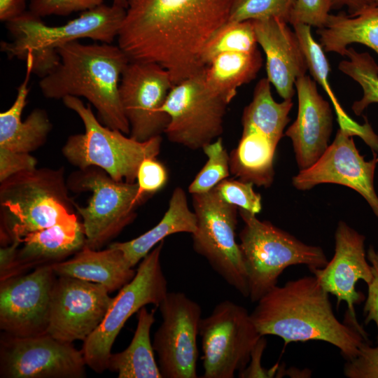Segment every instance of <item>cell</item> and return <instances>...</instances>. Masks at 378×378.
Listing matches in <instances>:
<instances>
[{
    "mask_svg": "<svg viewBox=\"0 0 378 378\" xmlns=\"http://www.w3.org/2000/svg\"><path fill=\"white\" fill-rule=\"evenodd\" d=\"M231 0H127L118 46L130 62L154 63L174 85L204 71L202 55L229 18Z\"/></svg>",
    "mask_w": 378,
    "mask_h": 378,
    "instance_id": "1",
    "label": "cell"
},
{
    "mask_svg": "<svg viewBox=\"0 0 378 378\" xmlns=\"http://www.w3.org/2000/svg\"><path fill=\"white\" fill-rule=\"evenodd\" d=\"M250 315L261 336L279 337L285 344L326 342L338 348L346 360L356 357L361 345L369 342L356 328L337 319L329 293L314 275L273 287Z\"/></svg>",
    "mask_w": 378,
    "mask_h": 378,
    "instance_id": "2",
    "label": "cell"
},
{
    "mask_svg": "<svg viewBox=\"0 0 378 378\" xmlns=\"http://www.w3.org/2000/svg\"><path fill=\"white\" fill-rule=\"evenodd\" d=\"M57 51L59 64L39 81L43 95L53 99L84 97L97 110L104 125L130 134L119 96L121 76L130 62L122 50L111 43L75 41Z\"/></svg>",
    "mask_w": 378,
    "mask_h": 378,
    "instance_id": "3",
    "label": "cell"
},
{
    "mask_svg": "<svg viewBox=\"0 0 378 378\" xmlns=\"http://www.w3.org/2000/svg\"><path fill=\"white\" fill-rule=\"evenodd\" d=\"M69 191L63 167H36L0 182L1 244H20L29 233L77 216Z\"/></svg>",
    "mask_w": 378,
    "mask_h": 378,
    "instance_id": "4",
    "label": "cell"
},
{
    "mask_svg": "<svg viewBox=\"0 0 378 378\" xmlns=\"http://www.w3.org/2000/svg\"><path fill=\"white\" fill-rule=\"evenodd\" d=\"M126 9L102 4L82 12L66 24L50 26L41 18L26 10L6 22L10 41L1 42V50L10 59L34 57L33 73L43 78L59 62L57 48L81 38L111 43L118 37Z\"/></svg>",
    "mask_w": 378,
    "mask_h": 378,
    "instance_id": "5",
    "label": "cell"
},
{
    "mask_svg": "<svg viewBox=\"0 0 378 378\" xmlns=\"http://www.w3.org/2000/svg\"><path fill=\"white\" fill-rule=\"evenodd\" d=\"M62 102L77 113L85 127L83 134L71 135L62 148L64 157L78 169L97 167L116 181L135 183L141 162L160 153L161 136L139 141L102 125L90 105L85 106L78 97L67 96Z\"/></svg>",
    "mask_w": 378,
    "mask_h": 378,
    "instance_id": "6",
    "label": "cell"
},
{
    "mask_svg": "<svg viewBox=\"0 0 378 378\" xmlns=\"http://www.w3.org/2000/svg\"><path fill=\"white\" fill-rule=\"evenodd\" d=\"M244 226L239 247L244 262L248 298L257 302L277 285L278 279L289 266L304 265L311 271L328 263L323 250L308 245L255 214L239 209Z\"/></svg>",
    "mask_w": 378,
    "mask_h": 378,
    "instance_id": "7",
    "label": "cell"
},
{
    "mask_svg": "<svg viewBox=\"0 0 378 378\" xmlns=\"http://www.w3.org/2000/svg\"><path fill=\"white\" fill-rule=\"evenodd\" d=\"M163 244L164 240L141 260L134 278L120 289L102 323L84 341V359L94 372L107 370L112 345L129 318L146 304L158 307L167 294L160 262Z\"/></svg>",
    "mask_w": 378,
    "mask_h": 378,
    "instance_id": "8",
    "label": "cell"
},
{
    "mask_svg": "<svg viewBox=\"0 0 378 378\" xmlns=\"http://www.w3.org/2000/svg\"><path fill=\"white\" fill-rule=\"evenodd\" d=\"M66 180L69 190L92 192L87 206L76 205L88 247L99 250L135 219L137 183L116 181L97 167L78 169Z\"/></svg>",
    "mask_w": 378,
    "mask_h": 378,
    "instance_id": "9",
    "label": "cell"
},
{
    "mask_svg": "<svg viewBox=\"0 0 378 378\" xmlns=\"http://www.w3.org/2000/svg\"><path fill=\"white\" fill-rule=\"evenodd\" d=\"M192 203L197 218L193 249L230 286L248 298L246 268L236 241L238 207L224 202L215 188L192 194Z\"/></svg>",
    "mask_w": 378,
    "mask_h": 378,
    "instance_id": "10",
    "label": "cell"
},
{
    "mask_svg": "<svg viewBox=\"0 0 378 378\" xmlns=\"http://www.w3.org/2000/svg\"><path fill=\"white\" fill-rule=\"evenodd\" d=\"M204 378H233L248 365L251 353L262 337L248 310L226 300L220 302L210 315L202 318Z\"/></svg>",
    "mask_w": 378,
    "mask_h": 378,
    "instance_id": "11",
    "label": "cell"
},
{
    "mask_svg": "<svg viewBox=\"0 0 378 378\" xmlns=\"http://www.w3.org/2000/svg\"><path fill=\"white\" fill-rule=\"evenodd\" d=\"M228 104L209 90L202 71L170 90L162 106L170 120L164 134L171 142L202 149L223 134Z\"/></svg>",
    "mask_w": 378,
    "mask_h": 378,
    "instance_id": "12",
    "label": "cell"
},
{
    "mask_svg": "<svg viewBox=\"0 0 378 378\" xmlns=\"http://www.w3.org/2000/svg\"><path fill=\"white\" fill-rule=\"evenodd\" d=\"M162 321L153 343L162 378H196L200 305L182 292H168L158 307Z\"/></svg>",
    "mask_w": 378,
    "mask_h": 378,
    "instance_id": "13",
    "label": "cell"
},
{
    "mask_svg": "<svg viewBox=\"0 0 378 378\" xmlns=\"http://www.w3.org/2000/svg\"><path fill=\"white\" fill-rule=\"evenodd\" d=\"M173 86L169 73L158 64L128 63L121 76L119 96L130 137L146 141L164 133L170 120L162 106Z\"/></svg>",
    "mask_w": 378,
    "mask_h": 378,
    "instance_id": "14",
    "label": "cell"
},
{
    "mask_svg": "<svg viewBox=\"0 0 378 378\" xmlns=\"http://www.w3.org/2000/svg\"><path fill=\"white\" fill-rule=\"evenodd\" d=\"M1 377L80 378L86 365L72 343L45 333L32 337L8 335L1 340Z\"/></svg>",
    "mask_w": 378,
    "mask_h": 378,
    "instance_id": "15",
    "label": "cell"
},
{
    "mask_svg": "<svg viewBox=\"0 0 378 378\" xmlns=\"http://www.w3.org/2000/svg\"><path fill=\"white\" fill-rule=\"evenodd\" d=\"M56 274L51 264L1 281L0 328L26 337L46 333Z\"/></svg>",
    "mask_w": 378,
    "mask_h": 378,
    "instance_id": "16",
    "label": "cell"
},
{
    "mask_svg": "<svg viewBox=\"0 0 378 378\" xmlns=\"http://www.w3.org/2000/svg\"><path fill=\"white\" fill-rule=\"evenodd\" d=\"M102 284L58 276L46 333L64 342L85 341L99 326L113 298Z\"/></svg>",
    "mask_w": 378,
    "mask_h": 378,
    "instance_id": "17",
    "label": "cell"
},
{
    "mask_svg": "<svg viewBox=\"0 0 378 378\" xmlns=\"http://www.w3.org/2000/svg\"><path fill=\"white\" fill-rule=\"evenodd\" d=\"M349 130L340 128L332 143L310 167L300 170L292 179L295 188L309 190L321 183L347 186L358 192L368 203L378 218V196L374 187V177L378 157L374 152L367 161L356 148Z\"/></svg>",
    "mask_w": 378,
    "mask_h": 378,
    "instance_id": "18",
    "label": "cell"
},
{
    "mask_svg": "<svg viewBox=\"0 0 378 378\" xmlns=\"http://www.w3.org/2000/svg\"><path fill=\"white\" fill-rule=\"evenodd\" d=\"M365 237L346 223L340 221L335 233V253L330 262L322 268L310 272L321 286L337 298V304L344 301L347 305V323L368 337L359 324L355 305L364 298L356 290L358 281L367 285L372 278V267L365 250Z\"/></svg>",
    "mask_w": 378,
    "mask_h": 378,
    "instance_id": "19",
    "label": "cell"
},
{
    "mask_svg": "<svg viewBox=\"0 0 378 378\" xmlns=\"http://www.w3.org/2000/svg\"><path fill=\"white\" fill-rule=\"evenodd\" d=\"M298 98L297 118L284 135L293 143L297 164L303 170L324 153L332 130V112L329 103L318 93L316 81L307 75L295 83Z\"/></svg>",
    "mask_w": 378,
    "mask_h": 378,
    "instance_id": "20",
    "label": "cell"
},
{
    "mask_svg": "<svg viewBox=\"0 0 378 378\" xmlns=\"http://www.w3.org/2000/svg\"><path fill=\"white\" fill-rule=\"evenodd\" d=\"M258 43L266 56L267 78L284 99H292L296 80L308 71L306 57L288 23L271 18L252 20Z\"/></svg>",
    "mask_w": 378,
    "mask_h": 378,
    "instance_id": "21",
    "label": "cell"
},
{
    "mask_svg": "<svg viewBox=\"0 0 378 378\" xmlns=\"http://www.w3.org/2000/svg\"><path fill=\"white\" fill-rule=\"evenodd\" d=\"M14 263L4 280L22 274L29 268L62 261L85 245V235L83 224L76 216L29 233L22 239Z\"/></svg>",
    "mask_w": 378,
    "mask_h": 378,
    "instance_id": "22",
    "label": "cell"
},
{
    "mask_svg": "<svg viewBox=\"0 0 378 378\" xmlns=\"http://www.w3.org/2000/svg\"><path fill=\"white\" fill-rule=\"evenodd\" d=\"M25 60V76L18 88L15 99L9 108L0 113V147L31 153L46 143L52 125L48 113L42 108L34 109L25 120H22L29 91V80L33 73V55L28 53Z\"/></svg>",
    "mask_w": 378,
    "mask_h": 378,
    "instance_id": "23",
    "label": "cell"
},
{
    "mask_svg": "<svg viewBox=\"0 0 378 378\" xmlns=\"http://www.w3.org/2000/svg\"><path fill=\"white\" fill-rule=\"evenodd\" d=\"M51 265L57 276L99 284L109 293L120 289L136 274L123 253L111 246L99 251L85 245L71 258L52 263Z\"/></svg>",
    "mask_w": 378,
    "mask_h": 378,
    "instance_id": "24",
    "label": "cell"
},
{
    "mask_svg": "<svg viewBox=\"0 0 378 378\" xmlns=\"http://www.w3.org/2000/svg\"><path fill=\"white\" fill-rule=\"evenodd\" d=\"M196 229V215L188 207L184 190L177 187L172 192L167 210L155 226L135 239L109 246L120 249L133 267L165 237L179 232L192 234Z\"/></svg>",
    "mask_w": 378,
    "mask_h": 378,
    "instance_id": "25",
    "label": "cell"
},
{
    "mask_svg": "<svg viewBox=\"0 0 378 378\" xmlns=\"http://www.w3.org/2000/svg\"><path fill=\"white\" fill-rule=\"evenodd\" d=\"M325 52L345 56L347 46L358 43L378 55V7L368 6L354 14H330L323 27L316 31Z\"/></svg>",
    "mask_w": 378,
    "mask_h": 378,
    "instance_id": "26",
    "label": "cell"
},
{
    "mask_svg": "<svg viewBox=\"0 0 378 378\" xmlns=\"http://www.w3.org/2000/svg\"><path fill=\"white\" fill-rule=\"evenodd\" d=\"M136 314L137 326L130 345L110 355L107 369L117 372L119 378H162L150 336L155 311L143 307Z\"/></svg>",
    "mask_w": 378,
    "mask_h": 378,
    "instance_id": "27",
    "label": "cell"
},
{
    "mask_svg": "<svg viewBox=\"0 0 378 378\" xmlns=\"http://www.w3.org/2000/svg\"><path fill=\"white\" fill-rule=\"evenodd\" d=\"M262 65L257 50L253 52H227L214 57L203 71L209 90L230 104L237 88L253 80Z\"/></svg>",
    "mask_w": 378,
    "mask_h": 378,
    "instance_id": "28",
    "label": "cell"
},
{
    "mask_svg": "<svg viewBox=\"0 0 378 378\" xmlns=\"http://www.w3.org/2000/svg\"><path fill=\"white\" fill-rule=\"evenodd\" d=\"M292 26L304 51L308 71L330 99L336 111L340 128L350 130L355 136L360 137L373 151L378 152V136L374 133L368 121H365L363 125H360L350 118L342 108L332 90L328 81V74L330 71L329 63L321 46L312 36V27L301 23Z\"/></svg>",
    "mask_w": 378,
    "mask_h": 378,
    "instance_id": "29",
    "label": "cell"
},
{
    "mask_svg": "<svg viewBox=\"0 0 378 378\" xmlns=\"http://www.w3.org/2000/svg\"><path fill=\"white\" fill-rule=\"evenodd\" d=\"M270 83L267 78L256 84L251 102L244 108L242 127L257 128L279 142L290 118L292 99L276 102L272 97Z\"/></svg>",
    "mask_w": 378,
    "mask_h": 378,
    "instance_id": "30",
    "label": "cell"
},
{
    "mask_svg": "<svg viewBox=\"0 0 378 378\" xmlns=\"http://www.w3.org/2000/svg\"><path fill=\"white\" fill-rule=\"evenodd\" d=\"M258 42L252 20L227 21L206 44L202 59L205 66L216 55L227 52H253Z\"/></svg>",
    "mask_w": 378,
    "mask_h": 378,
    "instance_id": "31",
    "label": "cell"
},
{
    "mask_svg": "<svg viewBox=\"0 0 378 378\" xmlns=\"http://www.w3.org/2000/svg\"><path fill=\"white\" fill-rule=\"evenodd\" d=\"M345 56L349 59L339 64V69L357 82L363 90V97L354 102L351 108L360 115L371 104L378 103V65L368 52H358L347 48Z\"/></svg>",
    "mask_w": 378,
    "mask_h": 378,
    "instance_id": "32",
    "label": "cell"
},
{
    "mask_svg": "<svg viewBox=\"0 0 378 378\" xmlns=\"http://www.w3.org/2000/svg\"><path fill=\"white\" fill-rule=\"evenodd\" d=\"M208 160L188 187L192 194L204 193L214 188L230 174V155L221 137L202 148Z\"/></svg>",
    "mask_w": 378,
    "mask_h": 378,
    "instance_id": "33",
    "label": "cell"
},
{
    "mask_svg": "<svg viewBox=\"0 0 378 378\" xmlns=\"http://www.w3.org/2000/svg\"><path fill=\"white\" fill-rule=\"evenodd\" d=\"M296 0H231L228 21L276 18L289 23Z\"/></svg>",
    "mask_w": 378,
    "mask_h": 378,
    "instance_id": "34",
    "label": "cell"
},
{
    "mask_svg": "<svg viewBox=\"0 0 378 378\" xmlns=\"http://www.w3.org/2000/svg\"><path fill=\"white\" fill-rule=\"evenodd\" d=\"M253 185L239 179L225 178L214 188L224 202L256 215L262 209L261 195L254 191Z\"/></svg>",
    "mask_w": 378,
    "mask_h": 378,
    "instance_id": "35",
    "label": "cell"
},
{
    "mask_svg": "<svg viewBox=\"0 0 378 378\" xmlns=\"http://www.w3.org/2000/svg\"><path fill=\"white\" fill-rule=\"evenodd\" d=\"M168 173L166 167L156 158L144 160L137 172L138 190L136 201L141 204L150 195L160 190L167 184Z\"/></svg>",
    "mask_w": 378,
    "mask_h": 378,
    "instance_id": "36",
    "label": "cell"
},
{
    "mask_svg": "<svg viewBox=\"0 0 378 378\" xmlns=\"http://www.w3.org/2000/svg\"><path fill=\"white\" fill-rule=\"evenodd\" d=\"M104 0H30L29 11L41 18L48 15L66 16L84 12L104 4Z\"/></svg>",
    "mask_w": 378,
    "mask_h": 378,
    "instance_id": "37",
    "label": "cell"
},
{
    "mask_svg": "<svg viewBox=\"0 0 378 378\" xmlns=\"http://www.w3.org/2000/svg\"><path fill=\"white\" fill-rule=\"evenodd\" d=\"M332 10L330 0H296L289 24H304L321 28Z\"/></svg>",
    "mask_w": 378,
    "mask_h": 378,
    "instance_id": "38",
    "label": "cell"
},
{
    "mask_svg": "<svg viewBox=\"0 0 378 378\" xmlns=\"http://www.w3.org/2000/svg\"><path fill=\"white\" fill-rule=\"evenodd\" d=\"M344 374L348 378H378V344L373 347L369 342L363 344L357 356L347 360Z\"/></svg>",
    "mask_w": 378,
    "mask_h": 378,
    "instance_id": "39",
    "label": "cell"
},
{
    "mask_svg": "<svg viewBox=\"0 0 378 378\" xmlns=\"http://www.w3.org/2000/svg\"><path fill=\"white\" fill-rule=\"evenodd\" d=\"M367 258L372 267V278L368 286V295L363 307L365 316V324L373 321L377 326V343L378 344V251L370 246Z\"/></svg>",
    "mask_w": 378,
    "mask_h": 378,
    "instance_id": "40",
    "label": "cell"
},
{
    "mask_svg": "<svg viewBox=\"0 0 378 378\" xmlns=\"http://www.w3.org/2000/svg\"><path fill=\"white\" fill-rule=\"evenodd\" d=\"M37 160L28 153L0 147V182L21 172L35 169Z\"/></svg>",
    "mask_w": 378,
    "mask_h": 378,
    "instance_id": "41",
    "label": "cell"
},
{
    "mask_svg": "<svg viewBox=\"0 0 378 378\" xmlns=\"http://www.w3.org/2000/svg\"><path fill=\"white\" fill-rule=\"evenodd\" d=\"M267 344L265 336H262L252 353L250 361L244 370L239 372V377H270L269 372L261 367V358Z\"/></svg>",
    "mask_w": 378,
    "mask_h": 378,
    "instance_id": "42",
    "label": "cell"
},
{
    "mask_svg": "<svg viewBox=\"0 0 378 378\" xmlns=\"http://www.w3.org/2000/svg\"><path fill=\"white\" fill-rule=\"evenodd\" d=\"M20 243L13 242L1 246L0 248V280L3 281L11 269L17 254Z\"/></svg>",
    "mask_w": 378,
    "mask_h": 378,
    "instance_id": "43",
    "label": "cell"
},
{
    "mask_svg": "<svg viewBox=\"0 0 378 378\" xmlns=\"http://www.w3.org/2000/svg\"><path fill=\"white\" fill-rule=\"evenodd\" d=\"M26 11V0H0V20L8 22Z\"/></svg>",
    "mask_w": 378,
    "mask_h": 378,
    "instance_id": "44",
    "label": "cell"
},
{
    "mask_svg": "<svg viewBox=\"0 0 378 378\" xmlns=\"http://www.w3.org/2000/svg\"><path fill=\"white\" fill-rule=\"evenodd\" d=\"M332 9L346 8L349 14H354L374 4L373 0H330Z\"/></svg>",
    "mask_w": 378,
    "mask_h": 378,
    "instance_id": "45",
    "label": "cell"
},
{
    "mask_svg": "<svg viewBox=\"0 0 378 378\" xmlns=\"http://www.w3.org/2000/svg\"><path fill=\"white\" fill-rule=\"evenodd\" d=\"M112 4L126 9L127 6V0H113Z\"/></svg>",
    "mask_w": 378,
    "mask_h": 378,
    "instance_id": "46",
    "label": "cell"
},
{
    "mask_svg": "<svg viewBox=\"0 0 378 378\" xmlns=\"http://www.w3.org/2000/svg\"><path fill=\"white\" fill-rule=\"evenodd\" d=\"M374 4L378 7V0H373Z\"/></svg>",
    "mask_w": 378,
    "mask_h": 378,
    "instance_id": "47",
    "label": "cell"
}]
</instances>
